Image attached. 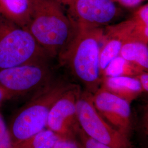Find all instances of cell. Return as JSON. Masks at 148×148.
<instances>
[{
    "mask_svg": "<svg viewBox=\"0 0 148 148\" xmlns=\"http://www.w3.org/2000/svg\"><path fill=\"white\" fill-rule=\"evenodd\" d=\"M144 71L136 65L127 61L120 55L112 59L101 74V77L128 76L136 77Z\"/></svg>",
    "mask_w": 148,
    "mask_h": 148,
    "instance_id": "5bb4252c",
    "label": "cell"
},
{
    "mask_svg": "<svg viewBox=\"0 0 148 148\" xmlns=\"http://www.w3.org/2000/svg\"><path fill=\"white\" fill-rule=\"evenodd\" d=\"M0 148H13L10 133L8 126L0 112Z\"/></svg>",
    "mask_w": 148,
    "mask_h": 148,
    "instance_id": "e0dca14e",
    "label": "cell"
},
{
    "mask_svg": "<svg viewBox=\"0 0 148 148\" xmlns=\"http://www.w3.org/2000/svg\"><path fill=\"white\" fill-rule=\"evenodd\" d=\"M144 0H116V2L128 8H133L139 5Z\"/></svg>",
    "mask_w": 148,
    "mask_h": 148,
    "instance_id": "44dd1931",
    "label": "cell"
},
{
    "mask_svg": "<svg viewBox=\"0 0 148 148\" xmlns=\"http://www.w3.org/2000/svg\"><path fill=\"white\" fill-rule=\"evenodd\" d=\"M4 101H5L4 95H3L2 90L0 88V106L1 105V104L2 103V102Z\"/></svg>",
    "mask_w": 148,
    "mask_h": 148,
    "instance_id": "7402d4cb",
    "label": "cell"
},
{
    "mask_svg": "<svg viewBox=\"0 0 148 148\" xmlns=\"http://www.w3.org/2000/svg\"><path fill=\"white\" fill-rule=\"evenodd\" d=\"M144 1H145V0H144Z\"/></svg>",
    "mask_w": 148,
    "mask_h": 148,
    "instance_id": "d4e9b609",
    "label": "cell"
},
{
    "mask_svg": "<svg viewBox=\"0 0 148 148\" xmlns=\"http://www.w3.org/2000/svg\"><path fill=\"white\" fill-rule=\"evenodd\" d=\"M76 135L60 136L52 148H81Z\"/></svg>",
    "mask_w": 148,
    "mask_h": 148,
    "instance_id": "ac0fdd59",
    "label": "cell"
},
{
    "mask_svg": "<svg viewBox=\"0 0 148 148\" xmlns=\"http://www.w3.org/2000/svg\"><path fill=\"white\" fill-rule=\"evenodd\" d=\"M81 92L79 85L72 84L52 106L46 128L59 136L76 135L79 128L76 103Z\"/></svg>",
    "mask_w": 148,
    "mask_h": 148,
    "instance_id": "ba28073f",
    "label": "cell"
},
{
    "mask_svg": "<svg viewBox=\"0 0 148 148\" xmlns=\"http://www.w3.org/2000/svg\"><path fill=\"white\" fill-rule=\"evenodd\" d=\"M57 1H58V0H57Z\"/></svg>",
    "mask_w": 148,
    "mask_h": 148,
    "instance_id": "cb8c5ba5",
    "label": "cell"
},
{
    "mask_svg": "<svg viewBox=\"0 0 148 148\" xmlns=\"http://www.w3.org/2000/svg\"><path fill=\"white\" fill-rule=\"evenodd\" d=\"M136 22L148 25V3L139 7L131 17Z\"/></svg>",
    "mask_w": 148,
    "mask_h": 148,
    "instance_id": "d6986e66",
    "label": "cell"
},
{
    "mask_svg": "<svg viewBox=\"0 0 148 148\" xmlns=\"http://www.w3.org/2000/svg\"><path fill=\"white\" fill-rule=\"evenodd\" d=\"M95 109L111 126L128 139L131 130L130 103L100 87L93 95Z\"/></svg>",
    "mask_w": 148,
    "mask_h": 148,
    "instance_id": "9c48e42d",
    "label": "cell"
},
{
    "mask_svg": "<svg viewBox=\"0 0 148 148\" xmlns=\"http://www.w3.org/2000/svg\"><path fill=\"white\" fill-rule=\"evenodd\" d=\"M32 13L27 30L52 58L68 47L78 31L57 0H31Z\"/></svg>",
    "mask_w": 148,
    "mask_h": 148,
    "instance_id": "6da1fadb",
    "label": "cell"
},
{
    "mask_svg": "<svg viewBox=\"0 0 148 148\" xmlns=\"http://www.w3.org/2000/svg\"><path fill=\"white\" fill-rule=\"evenodd\" d=\"M76 136L81 148H112L88 137L80 128Z\"/></svg>",
    "mask_w": 148,
    "mask_h": 148,
    "instance_id": "2e32d148",
    "label": "cell"
},
{
    "mask_svg": "<svg viewBox=\"0 0 148 148\" xmlns=\"http://www.w3.org/2000/svg\"><path fill=\"white\" fill-rule=\"evenodd\" d=\"M59 136L47 128L13 145V148H52Z\"/></svg>",
    "mask_w": 148,
    "mask_h": 148,
    "instance_id": "9a60e30c",
    "label": "cell"
},
{
    "mask_svg": "<svg viewBox=\"0 0 148 148\" xmlns=\"http://www.w3.org/2000/svg\"><path fill=\"white\" fill-rule=\"evenodd\" d=\"M93 94L81 92L76 103V116L79 128L86 135L112 148H132L128 139L111 126L97 110Z\"/></svg>",
    "mask_w": 148,
    "mask_h": 148,
    "instance_id": "8992f818",
    "label": "cell"
},
{
    "mask_svg": "<svg viewBox=\"0 0 148 148\" xmlns=\"http://www.w3.org/2000/svg\"><path fill=\"white\" fill-rule=\"evenodd\" d=\"M135 22L132 18L104 28L100 51L101 74L112 59L120 55L123 45L132 38Z\"/></svg>",
    "mask_w": 148,
    "mask_h": 148,
    "instance_id": "30bf717a",
    "label": "cell"
},
{
    "mask_svg": "<svg viewBox=\"0 0 148 148\" xmlns=\"http://www.w3.org/2000/svg\"><path fill=\"white\" fill-rule=\"evenodd\" d=\"M71 85L54 77L16 110L7 125L13 145L46 128L52 106Z\"/></svg>",
    "mask_w": 148,
    "mask_h": 148,
    "instance_id": "3957f363",
    "label": "cell"
},
{
    "mask_svg": "<svg viewBox=\"0 0 148 148\" xmlns=\"http://www.w3.org/2000/svg\"><path fill=\"white\" fill-rule=\"evenodd\" d=\"M101 86L130 104L143 92L139 81L135 77H103Z\"/></svg>",
    "mask_w": 148,
    "mask_h": 148,
    "instance_id": "8fae6325",
    "label": "cell"
},
{
    "mask_svg": "<svg viewBox=\"0 0 148 148\" xmlns=\"http://www.w3.org/2000/svg\"><path fill=\"white\" fill-rule=\"evenodd\" d=\"M112 1H114L115 2H116V0H112Z\"/></svg>",
    "mask_w": 148,
    "mask_h": 148,
    "instance_id": "603a6c76",
    "label": "cell"
},
{
    "mask_svg": "<svg viewBox=\"0 0 148 148\" xmlns=\"http://www.w3.org/2000/svg\"><path fill=\"white\" fill-rule=\"evenodd\" d=\"M77 27H103L120 13L112 0H58Z\"/></svg>",
    "mask_w": 148,
    "mask_h": 148,
    "instance_id": "52a82bcc",
    "label": "cell"
},
{
    "mask_svg": "<svg viewBox=\"0 0 148 148\" xmlns=\"http://www.w3.org/2000/svg\"><path fill=\"white\" fill-rule=\"evenodd\" d=\"M53 78L48 60L21 64L0 70V88L8 101L33 95Z\"/></svg>",
    "mask_w": 148,
    "mask_h": 148,
    "instance_id": "5b68a950",
    "label": "cell"
},
{
    "mask_svg": "<svg viewBox=\"0 0 148 148\" xmlns=\"http://www.w3.org/2000/svg\"><path fill=\"white\" fill-rule=\"evenodd\" d=\"M50 58L27 29L0 15V70Z\"/></svg>",
    "mask_w": 148,
    "mask_h": 148,
    "instance_id": "277c9868",
    "label": "cell"
},
{
    "mask_svg": "<svg viewBox=\"0 0 148 148\" xmlns=\"http://www.w3.org/2000/svg\"><path fill=\"white\" fill-rule=\"evenodd\" d=\"M120 56L143 71H148V44L130 39L123 45Z\"/></svg>",
    "mask_w": 148,
    "mask_h": 148,
    "instance_id": "4fadbf2b",
    "label": "cell"
},
{
    "mask_svg": "<svg viewBox=\"0 0 148 148\" xmlns=\"http://www.w3.org/2000/svg\"><path fill=\"white\" fill-rule=\"evenodd\" d=\"M31 0H0V15L27 29L32 18Z\"/></svg>",
    "mask_w": 148,
    "mask_h": 148,
    "instance_id": "7c38bea8",
    "label": "cell"
},
{
    "mask_svg": "<svg viewBox=\"0 0 148 148\" xmlns=\"http://www.w3.org/2000/svg\"><path fill=\"white\" fill-rule=\"evenodd\" d=\"M139 81L142 87L143 92L148 93V71H143L135 77Z\"/></svg>",
    "mask_w": 148,
    "mask_h": 148,
    "instance_id": "ffe728a7",
    "label": "cell"
},
{
    "mask_svg": "<svg viewBox=\"0 0 148 148\" xmlns=\"http://www.w3.org/2000/svg\"><path fill=\"white\" fill-rule=\"evenodd\" d=\"M104 27H78L73 40L58 58L74 77L94 94L101 87L100 51Z\"/></svg>",
    "mask_w": 148,
    "mask_h": 148,
    "instance_id": "7a4b0ae2",
    "label": "cell"
}]
</instances>
